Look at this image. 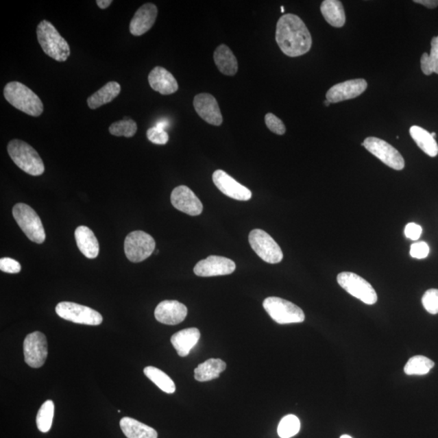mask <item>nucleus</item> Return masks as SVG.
<instances>
[{"label": "nucleus", "mask_w": 438, "mask_h": 438, "mask_svg": "<svg viewBox=\"0 0 438 438\" xmlns=\"http://www.w3.org/2000/svg\"><path fill=\"white\" fill-rule=\"evenodd\" d=\"M276 42L281 51L289 57L306 54L312 47V37L306 25L294 14H285L278 21Z\"/></svg>", "instance_id": "f257e3e1"}, {"label": "nucleus", "mask_w": 438, "mask_h": 438, "mask_svg": "<svg viewBox=\"0 0 438 438\" xmlns=\"http://www.w3.org/2000/svg\"><path fill=\"white\" fill-rule=\"evenodd\" d=\"M3 95L13 107L29 116L38 117L43 112L42 100L24 84L19 82L8 83L4 87Z\"/></svg>", "instance_id": "f03ea898"}, {"label": "nucleus", "mask_w": 438, "mask_h": 438, "mask_svg": "<svg viewBox=\"0 0 438 438\" xmlns=\"http://www.w3.org/2000/svg\"><path fill=\"white\" fill-rule=\"evenodd\" d=\"M37 36L44 52L56 61L64 62L70 56V47L50 21L44 20L37 27Z\"/></svg>", "instance_id": "7ed1b4c3"}, {"label": "nucleus", "mask_w": 438, "mask_h": 438, "mask_svg": "<svg viewBox=\"0 0 438 438\" xmlns=\"http://www.w3.org/2000/svg\"><path fill=\"white\" fill-rule=\"evenodd\" d=\"M8 152L21 169L34 176L41 175L45 171L42 159L32 146L21 140H12L8 145Z\"/></svg>", "instance_id": "20e7f679"}, {"label": "nucleus", "mask_w": 438, "mask_h": 438, "mask_svg": "<svg viewBox=\"0 0 438 438\" xmlns=\"http://www.w3.org/2000/svg\"><path fill=\"white\" fill-rule=\"evenodd\" d=\"M16 222L31 241L42 243L46 240L45 230L36 212L29 206L19 203L13 207Z\"/></svg>", "instance_id": "39448f33"}, {"label": "nucleus", "mask_w": 438, "mask_h": 438, "mask_svg": "<svg viewBox=\"0 0 438 438\" xmlns=\"http://www.w3.org/2000/svg\"><path fill=\"white\" fill-rule=\"evenodd\" d=\"M263 307L272 319L278 324L302 323L305 319L302 308L282 298L268 297L264 300Z\"/></svg>", "instance_id": "423d86ee"}, {"label": "nucleus", "mask_w": 438, "mask_h": 438, "mask_svg": "<svg viewBox=\"0 0 438 438\" xmlns=\"http://www.w3.org/2000/svg\"><path fill=\"white\" fill-rule=\"evenodd\" d=\"M337 281L341 287L363 303L369 305L377 303L378 295L373 286L356 273H340Z\"/></svg>", "instance_id": "0eeeda50"}, {"label": "nucleus", "mask_w": 438, "mask_h": 438, "mask_svg": "<svg viewBox=\"0 0 438 438\" xmlns=\"http://www.w3.org/2000/svg\"><path fill=\"white\" fill-rule=\"evenodd\" d=\"M249 241L252 249L269 264L282 262L283 254L280 245L267 232L260 229H254L250 233Z\"/></svg>", "instance_id": "6e6552de"}, {"label": "nucleus", "mask_w": 438, "mask_h": 438, "mask_svg": "<svg viewBox=\"0 0 438 438\" xmlns=\"http://www.w3.org/2000/svg\"><path fill=\"white\" fill-rule=\"evenodd\" d=\"M156 250V241L148 233L135 231L127 234L125 253L132 263H138L149 258Z\"/></svg>", "instance_id": "1a4fd4ad"}, {"label": "nucleus", "mask_w": 438, "mask_h": 438, "mask_svg": "<svg viewBox=\"0 0 438 438\" xmlns=\"http://www.w3.org/2000/svg\"><path fill=\"white\" fill-rule=\"evenodd\" d=\"M56 312L66 321L87 326H99L103 316L90 307L73 302H60L57 304Z\"/></svg>", "instance_id": "9d476101"}, {"label": "nucleus", "mask_w": 438, "mask_h": 438, "mask_svg": "<svg viewBox=\"0 0 438 438\" xmlns=\"http://www.w3.org/2000/svg\"><path fill=\"white\" fill-rule=\"evenodd\" d=\"M362 145L387 166L396 171L404 169L405 166L404 158L395 147H393L387 141L371 136L366 138Z\"/></svg>", "instance_id": "9b49d317"}, {"label": "nucleus", "mask_w": 438, "mask_h": 438, "mask_svg": "<svg viewBox=\"0 0 438 438\" xmlns=\"http://www.w3.org/2000/svg\"><path fill=\"white\" fill-rule=\"evenodd\" d=\"M24 356L26 364L31 368L38 369L45 364L48 356L46 335L35 331L26 336L24 341Z\"/></svg>", "instance_id": "f8f14e48"}, {"label": "nucleus", "mask_w": 438, "mask_h": 438, "mask_svg": "<svg viewBox=\"0 0 438 438\" xmlns=\"http://www.w3.org/2000/svg\"><path fill=\"white\" fill-rule=\"evenodd\" d=\"M236 269L232 260L219 256H210L202 260L194 267V273L199 277L228 276Z\"/></svg>", "instance_id": "ddd939ff"}, {"label": "nucleus", "mask_w": 438, "mask_h": 438, "mask_svg": "<svg viewBox=\"0 0 438 438\" xmlns=\"http://www.w3.org/2000/svg\"><path fill=\"white\" fill-rule=\"evenodd\" d=\"M171 202L175 209L188 215L197 216L202 213L203 205L200 199L187 186L176 187L171 193Z\"/></svg>", "instance_id": "4468645a"}, {"label": "nucleus", "mask_w": 438, "mask_h": 438, "mask_svg": "<svg viewBox=\"0 0 438 438\" xmlns=\"http://www.w3.org/2000/svg\"><path fill=\"white\" fill-rule=\"evenodd\" d=\"M214 184L221 192L234 200L246 202L252 198V192L245 186L237 182V181L229 175L223 170H217L214 172Z\"/></svg>", "instance_id": "2eb2a0df"}, {"label": "nucleus", "mask_w": 438, "mask_h": 438, "mask_svg": "<svg viewBox=\"0 0 438 438\" xmlns=\"http://www.w3.org/2000/svg\"><path fill=\"white\" fill-rule=\"evenodd\" d=\"M368 83L364 79L350 80L332 86L326 93V100L330 104L355 99L366 90Z\"/></svg>", "instance_id": "dca6fc26"}, {"label": "nucleus", "mask_w": 438, "mask_h": 438, "mask_svg": "<svg viewBox=\"0 0 438 438\" xmlns=\"http://www.w3.org/2000/svg\"><path fill=\"white\" fill-rule=\"evenodd\" d=\"M193 106L199 117L204 119L206 122L215 126L222 125V113H221L218 101L213 95L203 93L195 96Z\"/></svg>", "instance_id": "f3484780"}, {"label": "nucleus", "mask_w": 438, "mask_h": 438, "mask_svg": "<svg viewBox=\"0 0 438 438\" xmlns=\"http://www.w3.org/2000/svg\"><path fill=\"white\" fill-rule=\"evenodd\" d=\"M188 308L177 300H165L159 303L154 316L162 324L175 326L184 321L187 317Z\"/></svg>", "instance_id": "a211bd4d"}, {"label": "nucleus", "mask_w": 438, "mask_h": 438, "mask_svg": "<svg viewBox=\"0 0 438 438\" xmlns=\"http://www.w3.org/2000/svg\"><path fill=\"white\" fill-rule=\"evenodd\" d=\"M158 16V8L154 3H145L135 13L130 22V32L134 36H141L153 27Z\"/></svg>", "instance_id": "6ab92c4d"}, {"label": "nucleus", "mask_w": 438, "mask_h": 438, "mask_svg": "<svg viewBox=\"0 0 438 438\" xmlns=\"http://www.w3.org/2000/svg\"><path fill=\"white\" fill-rule=\"evenodd\" d=\"M148 81L150 87L162 95L174 94L179 88L173 75L162 67L154 68L149 74Z\"/></svg>", "instance_id": "aec40b11"}, {"label": "nucleus", "mask_w": 438, "mask_h": 438, "mask_svg": "<svg viewBox=\"0 0 438 438\" xmlns=\"http://www.w3.org/2000/svg\"><path fill=\"white\" fill-rule=\"evenodd\" d=\"M77 245L82 254L87 258H96L99 254V243L92 230L86 226H80L75 231Z\"/></svg>", "instance_id": "412c9836"}, {"label": "nucleus", "mask_w": 438, "mask_h": 438, "mask_svg": "<svg viewBox=\"0 0 438 438\" xmlns=\"http://www.w3.org/2000/svg\"><path fill=\"white\" fill-rule=\"evenodd\" d=\"M201 333L197 328H188L177 332L172 335L171 344L181 357L187 356L192 349L196 346Z\"/></svg>", "instance_id": "4be33fe9"}, {"label": "nucleus", "mask_w": 438, "mask_h": 438, "mask_svg": "<svg viewBox=\"0 0 438 438\" xmlns=\"http://www.w3.org/2000/svg\"><path fill=\"white\" fill-rule=\"evenodd\" d=\"M214 60L217 68L227 76H234L238 72V61L231 49L227 45H220L214 53Z\"/></svg>", "instance_id": "5701e85b"}, {"label": "nucleus", "mask_w": 438, "mask_h": 438, "mask_svg": "<svg viewBox=\"0 0 438 438\" xmlns=\"http://www.w3.org/2000/svg\"><path fill=\"white\" fill-rule=\"evenodd\" d=\"M121 86L117 82H110L108 84L88 97L87 104L88 108L95 110L101 106L108 104L113 101L121 94Z\"/></svg>", "instance_id": "b1692460"}, {"label": "nucleus", "mask_w": 438, "mask_h": 438, "mask_svg": "<svg viewBox=\"0 0 438 438\" xmlns=\"http://www.w3.org/2000/svg\"><path fill=\"white\" fill-rule=\"evenodd\" d=\"M119 426L127 438H158L156 429L130 417H123Z\"/></svg>", "instance_id": "393cba45"}, {"label": "nucleus", "mask_w": 438, "mask_h": 438, "mask_svg": "<svg viewBox=\"0 0 438 438\" xmlns=\"http://www.w3.org/2000/svg\"><path fill=\"white\" fill-rule=\"evenodd\" d=\"M321 12L326 21L334 27H343L346 22L343 4L339 0H325L321 3Z\"/></svg>", "instance_id": "a878e982"}, {"label": "nucleus", "mask_w": 438, "mask_h": 438, "mask_svg": "<svg viewBox=\"0 0 438 438\" xmlns=\"http://www.w3.org/2000/svg\"><path fill=\"white\" fill-rule=\"evenodd\" d=\"M226 363L220 359H210L199 365L194 370V378L198 382H204L219 378L226 369Z\"/></svg>", "instance_id": "bb28decb"}, {"label": "nucleus", "mask_w": 438, "mask_h": 438, "mask_svg": "<svg viewBox=\"0 0 438 438\" xmlns=\"http://www.w3.org/2000/svg\"><path fill=\"white\" fill-rule=\"evenodd\" d=\"M410 135L419 148L430 157H436L438 154V145L431 134L422 127L413 126L410 128Z\"/></svg>", "instance_id": "cd10ccee"}, {"label": "nucleus", "mask_w": 438, "mask_h": 438, "mask_svg": "<svg viewBox=\"0 0 438 438\" xmlns=\"http://www.w3.org/2000/svg\"><path fill=\"white\" fill-rule=\"evenodd\" d=\"M144 374L152 382L167 393H173L175 391V385L165 372L156 368V367L149 366L144 369Z\"/></svg>", "instance_id": "c85d7f7f"}, {"label": "nucleus", "mask_w": 438, "mask_h": 438, "mask_svg": "<svg viewBox=\"0 0 438 438\" xmlns=\"http://www.w3.org/2000/svg\"><path fill=\"white\" fill-rule=\"evenodd\" d=\"M435 363L424 356L411 357L404 367L406 375H426L435 367Z\"/></svg>", "instance_id": "c756f323"}, {"label": "nucleus", "mask_w": 438, "mask_h": 438, "mask_svg": "<svg viewBox=\"0 0 438 438\" xmlns=\"http://www.w3.org/2000/svg\"><path fill=\"white\" fill-rule=\"evenodd\" d=\"M422 72L429 76L433 73L438 74V36L433 38L430 54L424 53L420 59Z\"/></svg>", "instance_id": "7c9ffc66"}, {"label": "nucleus", "mask_w": 438, "mask_h": 438, "mask_svg": "<svg viewBox=\"0 0 438 438\" xmlns=\"http://www.w3.org/2000/svg\"><path fill=\"white\" fill-rule=\"evenodd\" d=\"M54 413V402L51 400H47L44 402L37 415L36 422L39 431L47 433L51 430Z\"/></svg>", "instance_id": "2f4dec72"}, {"label": "nucleus", "mask_w": 438, "mask_h": 438, "mask_svg": "<svg viewBox=\"0 0 438 438\" xmlns=\"http://www.w3.org/2000/svg\"><path fill=\"white\" fill-rule=\"evenodd\" d=\"M300 429V422L294 415H287L281 419L278 427V436L281 438H291L297 435Z\"/></svg>", "instance_id": "473e14b6"}, {"label": "nucleus", "mask_w": 438, "mask_h": 438, "mask_svg": "<svg viewBox=\"0 0 438 438\" xmlns=\"http://www.w3.org/2000/svg\"><path fill=\"white\" fill-rule=\"evenodd\" d=\"M137 131V125L134 119L125 118L114 122L109 127L110 134L117 136L132 137Z\"/></svg>", "instance_id": "72a5a7b5"}, {"label": "nucleus", "mask_w": 438, "mask_h": 438, "mask_svg": "<svg viewBox=\"0 0 438 438\" xmlns=\"http://www.w3.org/2000/svg\"><path fill=\"white\" fill-rule=\"evenodd\" d=\"M422 304L426 311L430 314L438 313V290L429 289L424 294Z\"/></svg>", "instance_id": "f704fd0d"}, {"label": "nucleus", "mask_w": 438, "mask_h": 438, "mask_svg": "<svg viewBox=\"0 0 438 438\" xmlns=\"http://www.w3.org/2000/svg\"><path fill=\"white\" fill-rule=\"evenodd\" d=\"M146 135H147L149 141L156 145H166L169 141V136H168L167 131L156 126L149 128Z\"/></svg>", "instance_id": "c9c22d12"}, {"label": "nucleus", "mask_w": 438, "mask_h": 438, "mask_svg": "<svg viewBox=\"0 0 438 438\" xmlns=\"http://www.w3.org/2000/svg\"><path fill=\"white\" fill-rule=\"evenodd\" d=\"M265 122L269 130L273 132V134L278 135L285 134L286 127L284 123H282L280 118L274 116L273 114H267V116L265 117Z\"/></svg>", "instance_id": "e433bc0d"}, {"label": "nucleus", "mask_w": 438, "mask_h": 438, "mask_svg": "<svg viewBox=\"0 0 438 438\" xmlns=\"http://www.w3.org/2000/svg\"><path fill=\"white\" fill-rule=\"evenodd\" d=\"M0 269L8 273H19L21 271V265L14 259L3 258L0 259Z\"/></svg>", "instance_id": "4c0bfd02"}, {"label": "nucleus", "mask_w": 438, "mask_h": 438, "mask_svg": "<svg viewBox=\"0 0 438 438\" xmlns=\"http://www.w3.org/2000/svg\"><path fill=\"white\" fill-rule=\"evenodd\" d=\"M410 254L417 259L426 258L429 254V247L426 242H417L411 246Z\"/></svg>", "instance_id": "58836bf2"}, {"label": "nucleus", "mask_w": 438, "mask_h": 438, "mask_svg": "<svg viewBox=\"0 0 438 438\" xmlns=\"http://www.w3.org/2000/svg\"><path fill=\"white\" fill-rule=\"evenodd\" d=\"M405 236L411 241H418L422 234V228L414 223H409L405 228Z\"/></svg>", "instance_id": "ea45409f"}, {"label": "nucleus", "mask_w": 438, "mask_h": 438, "mask_svg": "<svg viewBox=\"0 0 438 438\" xmlns=\"http://www.w3.org/2000/svg\"><path fill=\"white\" fill-rule=\"evenodd\" d=\"M415 3L422 4L428 8H435L438 6V0H415Z\"/></svg>", "instance_id": "a19ab883"}, {"label": "nucleus", "mask_w": 438, "mask_h": 438, "mask_svg": "<svg viewBox=\"0 0 438 438\" xmlns=\"http://www.w3.org/2000/svg\"><path fill=\"white\" fill-rule=\"evenodd\" d=\"M96 3L101 10H106L112 3V0H97Z\"/></svg>", "instance_id": "79ce46f5"}, {"label": "nucleus", "mask_w": 438, "mask_h": 438, "mask_svg": "<svg viewBox=\"0 0 438 438\" xmlns=\"http://www.w3.org/2000/svg\"><path fill=\"white\" fill-rule=\"evenodd\" d=\"M169 125L170 123L167 119H161V121L157 122L156 127L161 128V130H166Z\"/></svg>", "instance_id": "37998d69"}, {"label": "nucleus", "mask_w": 438, "mask_h": 438, "mask_svg": "<svg viewBox=\"0 0 438 438\" xmlns=\"http://www.w3.org/2000/svg\"><path fill=\"white\" fill-rule=\"evenodd\" d=\"M324 104L325 106H326V107H328V106H330L331 104L330 103L328 100H326L324 101Z\"/></svg>", "instance_id": "c03bdc74"}, {"label": "nucleus", "mask_w": 438, "mask_h": 438, "mask_svg": "<svg viewBox=\"0 0 438 438\" xmlns=\"http://www.w3.org/2000/svg\"><path fill=\"white\" fill-rule=\"evenodd\" d=\"M340 438H352V437L349 435H343V436H341Z\"/></svg>", "instance_id": "a18cd8bd"}, {"label": "nucleus", "mask_w": 438, "mask_h": 438, "mask_svg": "<svg viewBox=\"0 0 438 438\" xmlns=\"http://www.w3.org/2000/svg\"><path fill=\"white\" fill-rule=\"evenodd\" d=\"M285 12V8H284V7L282 6V7H281V12H282V13H283V12Z\"/></svg>", "instance_id": "49530a36"}, {"label": "nucleus", "mask_w": 438, "mask_h": 438, "mask_svg": "<svg viewBox=\"0 0 438 438\" xmlns=\"http://www.w3.org/2000/svg\"><path fill=\"white\" fill-rule=\"evenodd\" d=\"M431 135H432V136L433 137V138H435V137H436V134H435V132H432Z\"/></svg>", "instance_id": "de8ad7c7"}]
</instances>
